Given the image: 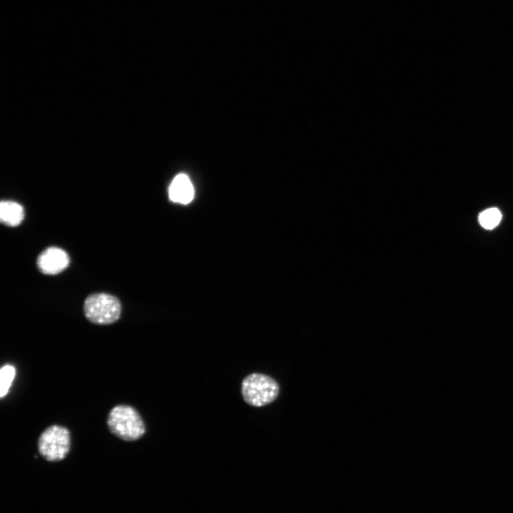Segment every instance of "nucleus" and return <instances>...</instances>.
<instances>
[{
    "instance_id": "obj_6",
    "label": "nucleus",
    "mask_w": 513,
    "mask_h": 513,
    "mask_svg": "<svg viewBox=\"0 0 513 513\" xmlns=\"http://www.w3.org/2000/svg\"><path fill=\"white\" fill-rule=\"evenodd\" d=\"M169 197L175 202L188 204L194 197V187L185 174L177 175L169 188Z\"/></svg>"
},
{
    "instance_id": "obj_5",
    "label": "nucleus",
    "mask_w": 513,
    "mask_h": 513,
    "mask_svg": "<svg viewBox=\"0 0 513 513\" xmlns=\"http://www.w3.org/2000/svg\"><path fill=\"white\" fill-rule=\"evenodd\" d=\"M69 264L68 254L58 247H51L45 249L37 259L40 271L45 274H56L63 271Z\"/></svg>"
},
{
    "instance_id": "obj_4",
    "label": "nucleus",
    "mask_w": 513,
    "mask_h": 513,
    "mask_svg": "<svg viewBox=\"0 0 513 513\" xmlns=\"http://www.w3.org/2000/svg\"><path fill=\"white\" fill-rule=\"evenodd\" d=\"M71 435L69 430L61 425H53L47 428L39 436L38 449L46 460L56 462L63 460L70 450Z\"/></svg>"
},
{
    "instance_id": "obj_3",
    "label": "nucleus",
    "mask_w": 513,
    "mask_h": 513,
    "mask_svg": "<svg viewBox=\"0 0 513 513\" xmlns=\"http://www.w3.org/2000/svg\"><path fill=\"white\" fill-rule=\"evenodd\" d=\"M244 400L253 406H262L271 403L277 397L279 385L269 376L253 373L246 377L242 384Z\"/></svg>"
},
{
    "instance_id": "obj_7",
    "label": "nucleus",
    "mask_w": 513,
    "mask_h": 513,
    "mask_svg": "<svg viewBox=\"0 0 513 513\" xmlns=\"http://www.w3.org/2000/svg\"><path fill=\"white\" fill-rule=\"evenodd\" d=\"M24 217V208L13 201H1L0 204V220L9 227H16L21 223Z\"/></svg>"
},
{
    "instance_id": "obj_9",
    "label": "nucleus",
    "mask_w": 513,
    "mask_h": 513,
    "mask_svg": "<svg viewBox=\"0 0 513 513\" xmlns=\"http://www.w3.org/2000/svg\"><path fill=\"white\" fill-rule=\"evenodd\" d=\"M15 368L9 364L4 365L0 370V396H5L15 377Z\"/></svg>"
},
{
    "instance_id": "obj_2",
    "label": "nucleus",
    "mask_w": 513,
    "mask_h": 513,
    "mask_svg": "<svg viewBox=\"0 0 513 513\" xmlns=\"http://www.w3.org/2000/svg\"><path fill=\"white\" fill-rule=\"evenodd\" d=\"M86 318L93 323L108 325L118 320L121 313V304L115 296L96 293L87 297L83 306Z\"/></svg>"
},
{
    "instance_id": "obj_8",
    "label": "nucleus",
    "mask_w": 513,
    "mask_h": 513,
    "mask_svg": "<svg viewBox=\"0 0 513 513\" xmlns=\"http://www.w3.org/2000/svg\"><path fill=\"white\" fill-rule=\"evenodd\" d=\"M502 214L500 211L495 207H492L482 211L479 215V222L480 225L487 229H492L496 227L500 222Z\"/></svg>"
},
{
    "instance_id": "obj_1",
    "label": "nucleus",
    "mask_w": 513,
    "mask_h": 513,
    "mask_svg": "<svg viewBox=\"0 0 513 513\" xmlns=\"http://www.w3.org/2000/svg\"><path fill=\"white\" fill-rule=\"evenodd\" d=\"M107 425L112 434L125 441L137 440L145 432L140 415L128 405L113 407L108 415Z\"/></svg>"
}]
</instances>
